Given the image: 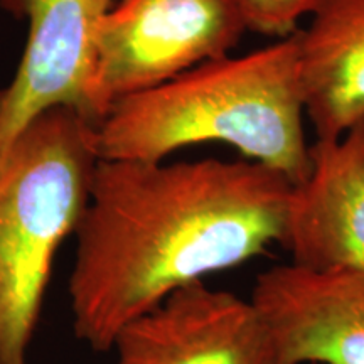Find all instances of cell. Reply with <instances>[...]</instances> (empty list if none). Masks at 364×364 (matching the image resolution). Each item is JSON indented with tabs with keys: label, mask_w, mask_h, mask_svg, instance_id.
Masks as SVG:
<instances>
[{
	"label": "cell",
	"mask_w": 364,
	"mask_h": 364,
	"mask_svg": "<svg viewBox=\"0 0 364 364\" xmlns=\"http://www.w3.org/2000/svg\"><path fill=\"white\" fill-rule=\"evenodd\" d=\"M113 0H0L27 22L19 68L0 91V161L39 113L71 107L97 127L90 102L95 38Z\"/></svg>",
	"instance_id": "5b68a950"
},
{
	"label": "cell",
	"mask_w": 364,
	"mask_h": 364,
	"mask_svg": "<svg viewBox=\"0 0 364 364\" xmlns=\"http://www.w3.org/2000/svg\"><path fill=\"white\" fill-rule=\"evenodd\" d=\"M245 31L241 0H120L95 38L90 102L97 127L122 100L226 56Z\"/></svg>",
	"instance_id": "277c9868"
},
{
	"label": "cell",
	"mask_w": 364,
	"mask_h": 364,
	"mask_svg": "<svg viewBox=\"0 0 364 364\" xmlns=\"http://www.w3.org/2000/svg\"><path fill=\"white\" fill-rule=\"evenodd\" d=\"M302 113L295 31L122 100L95 129V149L107 161L161 162L182 147L225 142L297 186L312 164Z\"/></svg>",
	"instance_id": "7a4b0ae2"
},
{
	"label": "cell",
	"mask_w": 364,
	"mask_h": 364,
	"mask_svg": "<svg viewBox=\"0 0 364 364\" xmlns=\"http://www.w3.org/2000/svg\"><path fill=\"white\" fill-rule=\"evenodd\" d=\"M311 172L294 186L284 247L314 272L364 273V124L309 149Z\"/></svg>",
	"instance_id": "ba28073f"
},
{
	"label": "cell",
	"mask_w": 364,
	"mask_h": 364,
	"mask_svg": "<svg viewBox=\"0 0 364 364\" xmlns=\"http://www.w3.org/2000/svg\"><path fill=\"white\" fill-rule=\"evenodd\" d=\"M115 364H273L270 334L252 299L194 282L124 326Z\"/></svg>",
	"instance_id": "8992f818"
},
{
	"label": "cell",
	"mask_w": 364,
	"mask_h": 364,
	"mask_svg": "<svg viewBox=\"0 0 364 364\" xmlns=\"http://www.w3.org/2000/svg\"><path fill=\"white\" fill-rule=\"evenodd\" d=\"M324 0H241L248 31L273 38L295 33V24L306 14H314Z\"/></svg>",
	"instance_id": "30bf717a"
},
{
	"label": "cell",
	"mask_w": 364,
	"mask_h": 364,
	"mask_svg": "<svg viewBox=\"0 0 364 364\" xmlns=\"http://www.w3.org/2000/svg\"><path fill=\"white\" fill-rule=\"evenodd\" d=\"M292 189L250 159H100L68 284L76 338L112 351L122 327L172 292L284 245Z\"/></svg>",
	"instance_id": "6da1fadb"
},
{
	"label": "cell",
	"mask_w": 364,
	"mask_h": 364,
	"mask_svg": "<svg viewBox=\"0 0 364 364\" xmlns=\"http://www.w3.org/2000/svg\"><path fill=\"white\" fill-rule=\"evenodd\" d=\"M297 38L304 110L317 140H339L364 124V0H324Z\"/></svg>",
	"instance_id": "9c48e42d"
},
{
	"label": "cell",
	"mask_w": 364,
	"mask_h": 364,
	"mask_svg": "<svg viewBox=\"0 0 364 364\" xmlns=\"http://www.w3.org/2000/svg\"><path fill=\"white\" fill-rule=\"evenodd\" d=\"M252 302L270 334L273 364H364V273L294 263L257 277Z\"/></svg>",
	"instance_id": "52a82bcc"
},
{
	"label": "cell",
	"mask_w": 364,
	"mask_h": 364,
	"mask_svg": "<svg viewBox=\"0 0 364 364\" xmlns=\"http://www.w3.org/2000/svg\"><path fill=\"white\" fill-rule=\"evenodd\" d=\"M95 129L75 108L53 107L0 161V364H27L54 257L88 206Z\"/></svg>",
	"instance_id": "3957f363"
}]
</instances>
